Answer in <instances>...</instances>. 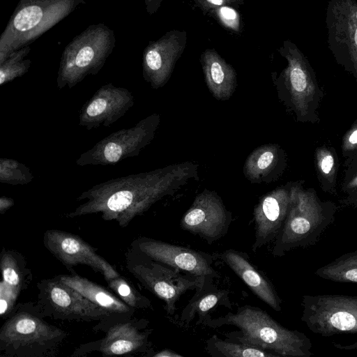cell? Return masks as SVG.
Wrapping results in <instances>:
<instances>
[{
    "label": "cell",
    "mask_w": 357,
    "mask_h": 357,
    "mask_svg": "<svg viewBox=\"0 0 357 357\" xmlns=\"http://www.w3.org/2000/svg\"><path fill=\"white\" fill-rule=\"evenodd\" d=\"M37 287L38 307L44 317L63 320L98 321L104 328L119 322L107 311L55 277L43 280Z\"/></svg>",
    "instance_id": "9c48e42d"
},
{
    "label": "cell",
    "mask_w": 357,
    "mask_h": 357,
    "mask_svg": "<svg viewBox=\"0 0 357 357\" xmlns=\"http://www.w3.org/2000/svg\"><path fill=\"white\" fill-rule=\"evenodd\" d=\"M163 0H144L146 10L149 15L155 13Z\"/></svg>",
    "instance_id": "d590c367"
},
{
    "label": "cell",
    "mask_w": 357,
    "mask_h": 357,
    "mask_svg": "<svg viewBox=\"0 0 357 357\" xmlns=\"http://www.w3.org/2000/svg\"><path fill=\"white\" fill-rule=\"evenodd\" d=\"M290 203V188L280 187L261 197L253 211L255 225L253 252L275 239L284 223Z\"/></svg>",
    "instance_id": "ac0fdd59"
},
{
    "label": "cell",
    "mask_w": 357,
    "mask_h": 357,
    "mask_svg": "<svg viewBox=\"0 0 357 357\" xmlns=\"http://www.w3.org/2000/svg\"><path fill=\"white\" fill-rule=\"evenodd\" d=\"M38 307L22 305L0 331V351L7 356L39 357L50 355L67 336L48 324Z\"/></svg>",
    "instance_id": "5b68a950"
},
{
    "label": "cell",
    "mask_w": 357,
    "mask_h": 357,
    "mask_svg": "<svg viewBox=\"0 0 357 357\" xmlns=\"http://www.w3.org/2000/svg\"><path fill=\"white\" fill-rule=\"evenodd\" d=\"M234 6L237 7L244 4V0H229Z\"/></svg>",
    "instance_id": "ab89813d"
},
{
    "label": "cell",
    "mask_w": 357,
    "mask_h": 357,
    "mask_svg": "<svg viewBox=\"0 0 357 357\" xmlns=\"http://www.w3.org/2000/svg\"><path fill=\"white\" fill-rule=\"evenodd\" d=\"M160 123L154 113L129 128L116 130L97 142L76 160L78 166L115 165L137 156L153 139Z\"/></svg>",
    "instance_id": "8fae6325"
},
{
    "label": "cell",
    "mask_w": 357,
    "mask_h": 357,
    "mask_svg": "<svg viewBox=\"0 0 357 357\" xmlns=\"http://www.w3.org/2000/svg\"><path fill=\"white\" fill-rule=\"evenodd\" d=\"M148 321L132 319L114 323L106 328L100 340L99 351L104 356H126L145 352L151 331L146 329Z\"/></svg>",
    "instance_id": "d6986e66"
},
{
    "label": "cell",
    "mask_w": 357,
    "mask_h": 357,
    "mask_svg": "<svg viewBox=\"0 0 357 357\" xmlns=\"http://www.w3.org/2000/svg\"><path fill=\"white\" fill-rule=\"evenodd\" d=\"M206 350L213 357H280L267 349L234 340H224L216 335L206 341Z\"/></svg>",
    "instance_id": "d4e9b609"
},
{
    "label": "cell",
    "mask_w": 357,
    "mask_h": 357,
    "mask_svg": "<svg viewBox=\"0 0 357 357\" xmlns=\"http://www.w3.org/2000/svg\"><path fill=\"white\" fill-rule=\"evenodd\" d=\"M317 165L319 174L326 179H331L335 174V162L332 152L325 147L317 149Z\"/></svg>",
    "instance_id": "1f68e13d"
},
{
    "label": "cell",
    "mask_w": 357,
    "mask_h": 357,
    "mask_svg": "<svg viewBox=\"0 0 357 357\" xmlns=\"http://www.w3.org/2000/svg\"><path fill=\"white\" fill-rule=\"evenodd\" d=\"M213 278H206L201 287L195 289V294L188 304L182 311L181 321L188 324L198 315L197 324L202 321L209 315L210 311L220 304L229 303L228 294L226 289H218L214 284Z\"/></svg>",
    "instance_id": "cb8c5ba5"
},
{
    "label": "cell",
    "mask_w": 357,
    "mask_h": 357,
    "mask_svg": "<svg viewBox=\"0 0 357 357\" xmlns=\"http://www.w3.org/2000/svg\"><path fill=\"white\" fill-rule=\"evenodd\" d=\"M343 147L346 151L357 149V126H354L344 137Z\"/></svg>",
    "instance_id": "e575fe53"
},
{
    "label": "cell",
    "mask_w": 357,
    "mask_h": 357,
    "mask_svg": "<svg viewBox=\"0 0 357 357\" xmlns=\"http://www.w3.org/2000/svg\"><path fill=\"white\" fill-rule=\"evenodd\" d=\"M290 191V206L275 240L274 257L315 244L334 220L335 207L331 203L321 202L314 192L298 185L291 186Z\"/></svg>",
    "instance_id": "3957f363"
},
{
    "label": "cell",
    "mask_w": 357,
    "mask_h": 357,
    "mask_svg": "<svg viewBox=\"0 0 357 357\" xmlns=\"http://www.w3.org/2000/svg\"><path fill=\"white\" fill-rule=\"evenodd\" d=\"M0 266L2 281L19 292L29 284L31 273L26 266L23 256L14 250H2Z\"/></svg>",
    "instance_id": "484cf974"
},
{
    "label": "cell",
    "mask_w": 357,
    "mask_h": 357,
    "mask_svg": "<svg viewBox=\"0 0 357 357\" xmlns=\"http://www.w3.org/2000/svg\"><path fill=\"white\" fill-rule=\"evenodd\" d=\"M301 321L324 337L357 334V296L304 295Z\"/></svg>",
    "instance_id": "ba28073f"
},
{
    "label": "cell",
    "mask_w": 357,
    "mask_h": 357,
    "mask_svg": "<svg viewBox=\"0 0 357 357\" xmlns=\"http://www.w3.org/2000/svg\"><path fill=\"white\" fill-rule=\"evenodd\" d=\"M187 40L185 31L173 29L149 42L142 54V75L151 88L158 89L167 84Z\"/></svg>",
    "instance_id": "9a60e30c"
},
{
    "label": "cell",
    "mask_w": 357,
    "mask_h": 357,
    "mask_svg": "<svg viewBox=\"0 0 357 357\" xmlns=\"http://www.w3.org/2000/svg\"><path fill=\"white\" fill-rule=\"evenodd\" d=\"M13 199L5 196L0 197V213L3 214L8 209L14 205Z\"/></svg>",
    "instance_id": "8d00e7d4"
},
{
    "label": "cell",
    "mask_w": 357,
    "mask_h": 357,
    "mask_svg": "<svg viewBox=\"0 0 357 357\" xmlns=\"http://www.w3.org/2000/svg\"><path fill=\"white\" fill-rule=\"evenodd\" d=\"M132 250L158 263L201 278H218L213 257L206 252L160 240L139 237L132 243Z\"/></svg>",
    "instance_id": "4fadbf2b"
},
{
    "label": "cell",
    "mask_w": 357,
    "mask_h": 357,
    "mask_svg": "<svg viewBox=\"0 0 357 357\" xmlns=\"http://www.w3.org/2000/svg\"><path fill=\"white\" fill-rule=\"evenodd\" d=\"M43 244L68 268L86 265L102 275L105 280L120 275L91 245L74 234L48 229L44 234Z\"/></svg>",
    "instance_id": "2e32d148"
},
{
    "label": "cell",
    "mask_w": 357,
    "mask_h": 357,
    "mask_svg": "<svg viewBox=\"0 0 357 357\" xmlns=\"http://www.w3.org/2000/svg\"><path fill=\"white\" fill-rule=\"evenodd\" d=\"M106 281L110 290L129 306L135 309H144L150 307V300L141 294L134 286L120 275Z\"/></svg>",
    "instance_id": "f1b7e54d"
},
{
    "label": "cell",
    "mask_w": 357,
    "mask_h": 357,
    "mask_svg": "<svg viewBox=\"0 0 357 357\" xmlns=\"http://www.w3.org/2000/svg\"><path fill=\"white\" fill-rule=\"evenodd\" d=\"M218 22L225 29L238 33L241 31V16L236 7L224 5L209 10L207 13Z\"/></svg>",
    "instance_id": "4dcf8cb0"
},
{
    "label": "cell",
    "mask_w": 357,
    "mask_h": 357,
    "mask_svg": "<svg viewBox=\"0 0 357 357\" xmlns=\"http://www.w3.org/2000/svg\"><path fill=\"white\" fill-rule=\"evenodd\" d=\"M210 328L226 325L238 330L227 333L229 340L245 343L285 357H310L312 344L303 333L290 330L273 319L258 307L245 305L235 313L213 319L207 317L202 323Z\"/></svg>",
    "instance_id": "7a4b0ae2"
},
{
    "label": "cell",
    "mask_w": 357,
    "mask_h": 357,
    "mask_svg": "<svg viewBox=\"0 0 357 357\" xmlns=\"http://www.w3.org/2000/svg\"><path fill=\"white\" fill-rule=\"evenodd\" d=\"M192 179H199L198 165L190 161L112 178L82 192L77 200L84 202L66 217L100 213L104 220H114L125 227Z\"/></svg>",
    "instance_id": "6da1fadb"
},
{
    "label": "cell",
    "mask_w": 357,
    "mask_h": 357,
    "mask_svg": "<svg viewBox=\"0 0 357 357\" xmlns=\"http://www.w3.org/2000/svg\"><path fill=\"white\" fill-rule=\"evenodd\" d=\"M232 221L221 197L214 191L198 194L181 219L182 229L198 235L212 244L226 234Z\"/></svg>",
    "instance_id": "5bb4252c"
},
{
    "label": "cell",
    "mask_w": 357,
    "mask_h": 357,
    "mask_svg": "<svg viewBox=\"0 0 357 357\" xmlns=\"http://www.w3.org/2000/svg\"><path fill=\"white\" fill-rule=\"evenodd\" d=\"M135 98L126 88L112 83L101 86L83 105L78 125L90 130L109 127L134 105Z\"/></svg>",
    "instance_id": "e0dca14e"
},
{
    "label": "cell",
    "mask_w": 357,
    "mask_h": 357,
    "mask_svg": "<svg viewBox=\"0 0 357 357\" xmlns=\"http://www.w3.org/2000/svg\"><path fill=\"white\" fill-rule=\"evenodd\" d=\"M30 46L24 47L15 51L0 64V85L12 82L15 79L23 76L31 66L30 59H24L30 52Z\"/></svg>",
    "instance_id": "83f0119b"
},
{
    "label": "cell",
    "mask_w": 357,
    "mask_h": 357,
    "mask_svg": "<svg viewBox=\"0 0 357 357\" xmlns=\"http://www.w3.org/2000/svg\"><path fill=\"white\" fill-rule=\"evenodd\" d=\"M200 63L208 89L218 100H229L237 86V76L234 67L214 49L205 50Z\"/></svg>",
    "instance_id": "7402d4cb"
},
{
    "label": "cell",
    "mask_w": 357,
    "mask_h": 357,
    "mask_svg": "<svg viewBox=\"0 0 357 357\" xmlns=\"http://www.w3.org/2000/svg\"><path fill=\"white\" fill-rule=\"evenodd\" d=\"M202 11L207 14L212 9L224 5L233 4L229 0H192ZM235 7V6H234Z\"/></svg>",
    "instance_id": "836d02e7"
},
{
    "label": "cell",
    "mask_w": 357,
    "mask_h": 357,
    "mask_svg": "<svg viewBox=\"0 0 357 357\" xmlns=\"http://www.w3.org/2000/svg\"><path fill=\"white\" fill-rule=\"evenodd\" d=\"M278 52L287 65L273 82L280 98L302 120L309 114L317 94L314 72L303 53L290 40H284Z\"/></svg>",
    "instance_id": "30bf717a"
},
{
    "label": "cell",
    "mask_w": 357,
    "mask_h": 357,
    "mask_svg": "<svg viewBox=\"0 0 357 357\" xmlns=\"http://www.w3.org/2000/svg\"><path fill=\"white\" fill-rule=\"evenodd\" d=\"M153 357H181L182 355L170 349H163L153 355Z\"/></svg>",
    "instance_id": "74e56055"
},
{
    "label": "cell",
    "mask_w": 357,
    "mask_h": 357,
    "mask_svg": "<svg viewBox=\"0 0 357 357\" xmlns=\"http://www.w3.org/2000/svg\"><path fill=\"white\" fill-rule=\"evenodd\" d=\"M33 175L24 164L10 158L0 159V182L10 185H26L32 181Z\"/></svg>",
    "instance_id": "f546056e"
},
{
    "label": "cell",
    "mask_w": 357,
    "mask_h": 357,
    "mask_svg": "<svg viewBox=\"0 0 357 357\" xmlns=\"http://www.w3.org/2000/svg\"><path fill=\"white\" fill-rule=\"evenodd\" d=\"M314 274L332 282L357 284V249L317 268Z\"/></svg>",
    "instance_id": "4316f807"
},
{
    "label": "cell",
    "mask_w": 357,
    "mask_h": 357,
    "mask_svg": "<svg viewBox=\"0 0 357 357\" xmlns=\"http://www.w3.org/2000/svg\"><path fill=\"white\" fill-rule=\"evenodd\" d=\"M116 44L114 31L104 23L89 25L75 36L61 54L56 77L59 89L73 88L104 66Z\"/></svg>",
    "instance_id": "8992f818"
},
{
    "label": "cell",
    "mask_w": 357,
    "mask_h": 357,
    "mask_svg": "<svg viewBox=\"0 0 357 357\" xmlns=\"http://www.w3.org/2000/svg\"><path fill=\"white\" fill-rule=\"evenodd\" d=\"M89 0H20L0 36V64Z\"/></svg>",
    "instance_id": "277c9868"
},
{
    "label": "cell",
    "mask_w": 357,
    "mask_h": 357,
    "mask_svg": "<svg viewBox=\"0 0 357 357\" xmlns=\"http://www.w3.org/2000/svg\"><path fill=\"white\" fill-rule=\"evenodd\" d=\"M326 26L330 51L357 77V0H328Z\"/></svg>",
    "instance_id": "7c38bea8"
},
{
    "label": "cell",
    "mask_w": 357,
    "mask_h": 357,
    "mask_svg": "<svg viewBox=\"0 0 357 357\" xmlns=\"http://www.w3.org/2000/svg\"><path fill=\"white\" fill-rule=\"evenodd\" d=\"M19 291L1 280L0 283V314L2 317L11 314Z\"/></svg>",
    "instance_id": "d6a6232c"
},
{
    "label": "cell",
    "mask_w": 357,
    "mask_h": 357,
    "mask_svg": "<svg viewBox=\"0 0 357 357\" xmlns=\"http://www.w3.org/2000/svg\"><path fill=\"white\" fill-rule=\"evenodd\" d=\"M132 251L128 253V270L146 289L165 303V308L169 315L174 314L176 303L181 295L201 287L206 279L186 273Z\"/></svg>",
    "instance_id": "52a82bcc"
},
{
    "label": "cell",
    "mask_w": 357,
    "mask_h": 357,
    "mask_svg": "<svg viewBox=\"0 0 357 357\" xmlns=\"http://www.w3.org/2000/svg\"><path fill=\"white\" fill-rule=\"evenodd\" d=\"M55 278L74 288L100 307L107 311L117 321L132 319L135 309L129 306L101 285L75 273L59 275Z\"/></svg>",
    "instance_id": "44dd1931"
},
{
    "label": "cell",
    "mask_w": 357,
    "mask_h": 357,
    "mask_svg": "<svg viewBox=\"0 0 357 357\" xmlns=\"http://www.w3.org/2000/svg\"><path fill=\"white\" fill-rule=\"evenodd\" d=\"M220 257L255 296L275 311L282 310V301L273 284L252 265L246 253L229 249L222 252Z\"/></svg>",
    "instance_id": "ffe728a7"
},
{
    "label": "cell",
    "mask_w": 357,
    "mask_h": 357,
    "mask_svg": "<svg viewBox=\"0 0 357 357\" xmlns=\"http://www.w3.org/2000/svg\"><path fill=\"white\" fill-rule=\"evenodd\" d=\"M282 151L275 144H268L255 149L247 158L243 172L252 183L273 182L282 167Z\"/></svg>",
    "instance_id": "603a6c76"
},
{
    "label": "cell",
    "mask_w": 357,
    "mask_h": 357,
    "mask_svg": "<svg viewBox=\"0 0 357 357\" xmlns=\"http://www.w3.org/2000/svg\"><path fill=\"white\" fill-rule=\"evenodd\" d=\"M347 187L349 190L357 188V175L349 181Z\"/></svg>",
    "instance_id": "f35d334b"
}]
</instances>
